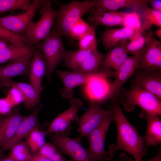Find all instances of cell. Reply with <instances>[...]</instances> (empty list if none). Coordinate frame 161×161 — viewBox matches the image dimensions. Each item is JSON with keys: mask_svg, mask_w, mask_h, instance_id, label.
Masks as SVG:
<instances>
[{"mask_svg": "<svg viewBox=\"0 0 161 161\" xmlns=\"http://www.w3.org/2000/svg\"><path fill=\"white\" fill-rule=\"evenodd\" d=\"M109 110L116 125L117 139L116 143L110 145L108 151L113 155L118 150H122L132 156L134 161H143L147 150L143 137L128 120L116 99H112Z\"/></svg>", "mask_w": 161, "mask_h": 161, "instance_id": "cell-1", "label": "cell"}, {"mask_svg": "<svg viewBox=\"0 0 161 161\" xmlns=\"http://www.w3.org/2000/svg\"><path fill=\"white\" fill-rule=\"evenodd\" d=\"M54 1L58 6V10L51 31L61 36H65L70 39L69 32L71 28L78 20L90 12L92 9V5L87 0L73 1L65 4Z\"/></svg>", "mask_w": 161, "mask_h": 161, "instance_id": "cell-2", "label": "cell"}, {"mask_svg": "<svg viewBox=\"0 0 161 161\" xmlns=\"http://www.w3.org/2000/svg\"><path fill=\"white\" fill-rule=\"evenodd\" d=\"M116 99L127 112H131L138 106L146 112L161 116V99L139 87L131 86L129 90L122 89Z\"/></svg>", "mask_w": 161, "mask_h": 161, "instance_id": "cell-3", "label": "cell"}, {"mask_svg": "<svg viewBox=\"0 0 161 161\" xmlns=\"http://www.w3.org/2000/svg\"><path fill=\"white\" fill-rule=\"evenodd\" d=\"M35 47L44 57L46 64L45 75L50 81L55 68L64 61L68 52L65 48L62 37L51 31L44 40Z\"/></svg>", "mask_w": 161, "mask_h": 161, "instance_id": "cell-4", "label": "cell"}, {"mask_svg": "<svg viewBox=\"0 0 161 161\" xmlns=\"http://www.w3.org/2000/svg\"><path fill=\"white\" fill-rule=\"evenodd\" d=\"M52 5L51 1L47 0L39 9L40 19L36 22L32 21L27 27L23 36L30 44L35 46L39 43L50 32L58 14Z\"/></svg>", "mask_w": 161, "mask_h": 161, "instance_id": "cell-5", "label": "cell"}, {"mask_svg": "<svg viewBox=\"0 0 161 161\" xmlns=\"http://www.w3.org/2000/svg\"><path fill=\"white\" fill-rule=\"evenodd\" d=\"M104 54L97 49L92 50L78 49L70 51L64 60L65 66L73 71L97 73Z\"/></svg>", "mask_w": 161, "mask_h": 161, "instance_id": "cell-6", "label": "cell"}, {"mask_svg": "<svg viewBox=\"0 0 161 161\" xmlns=\"http://www.w3.org/2000/svg\"><path fill=\"white\" fill-rule=\"evenodd\" d=\"M55 72L62 81L63 87L60 92L64 98L70 99L74 94V89L84 85L92 80L103 78L111 76V72L100 70L97 73H90L69 71L56 70Z\"/></svg>", "mask_w": 161, "mask_h": 161, "instance_id": "cell-7", "label": "cell"}, {"mask_svg": "<svg viewBox=\"0 0 161 161\" xmlns=\"http://www.w3.org/2000/svg\"><path fill=\"white\" fill-rule=\"evenodd\" d=\"M113 121L111 112L97 128L86 137L89 143L87 149L95 161H106L111 160L113 157V155L108 150L105 151L104 145L106 134Z\"/></svg>", "mask_w": 161, "mask_h": 161, "instance_id": "cell-8", "label": "cell"}, {"mask_svg": "<svg viewBox=\"0 0 161 161\" xmlns=\"http://www.w3.org/2000/svg\"><path fill=\"white\" fill-rule=\"evenodd\" d=\"M137 70L161 71V42L154 37L152 31L146 32V41L139 56Z\"/></svg>", "mask_w": 161, "mask_h": 161, "instance_id": "cell-9", "label": "cell"}, {"mask_svg": "<svg viewBox=\"0 0 161 161\" xmlns=\"http://www.w3.org/2000/svg\"><path fill=\"white\" fill-rule=\"evenodd\" d=\"M47 0H34L28 9L23 13L0 17V25L13 33L23 36L36 11Z\"/></svg>", "mask_w": 161, "mask_h": 161, "instance_id": "cell-10", "label": "cell"}, {"mask_svg": "<svg viewBox=\"0 0 161 161\" xmlns=\"http://www.w3.org/2000/svg\"><path fill=\"white\" fill-rule=\"evenodd\" d=\"M53 144L60 151L69 156L73 161H95L87 149L81 144V138H71L67 136L52 133L48 134Z\"/></svg>", "mask_w": 161, "mask_h": 161, "instance_id": "cell-11", "label": "cell"}, {"mask_svg": "<svg viewBox=\"0 0 161 161\" xmlns=\"http://www.w3.org/2000/svg\"><path fill=\"white\" fill-rule=\"evenodd\" d=\"M68 108L58 115L52 121L48 128L44 131L46 134L55 133L67 136L70 131L71 124L78 120V113L83 103L77 98L69 100Z\"/></svg>", "mask_w": 161, "mask_h": 161, "instance_id": "cell-12", "label": "cell"}, {"mask_svg": "<svg viewBox=\"0 0 161 161\" xmlns=\"http://www.w3.org/2000/svg\"><path fill=\"white\" fill-rule=\"evenodd\" d=\"M109 110L103 109L97 103L90 101L88 107L83 114L77 120L78 131L82 138L86 137L97 128L110 113Z\"/></svg>", "mask_w": 161, "mask_h": 161, "instance_id": "cell-13", "label": "cell"}, {"mask_svg": "<svg viewBox=\"0 0 161 161\" xmlns=\"http://www.w3.org/2000/svg\"><path fill=\"white\" fill-rule=\"evenodd\" d=\"M139 56H128L124 62L114 72V79L109 85V96L112 98L118 96L123 85L137 69Z\"/></svg>", "mask_w": 161, "mask_h": 161, "instance_id": "cell-14", "label": "cell"}, {"mask_svg": "<svg viewBox=\"0 0 161 161\" xmlns=\"http://www.w3.org/2000/svg\"><path fill=\"white\" fill-rule=\"evenodd\" d=\"M89 13L88 23L96 27L99 25L108 27H123L126 13L105 8L92 9Z\"/></svg>", "mask_w": 161, "mask_h": 161, "instance_id": "cell-15", "label": "cell"}, {"mask_svg": "<svg viewBox=\"0 0 161 161\" xmlns=\"http://www.w3.org/2000/svg\"><path fill=\"white\" fill-rule=\"evenodd\" d=\"M135 74L131 81V86L145 90L161 99V71L137 70Z\"/></svg>", "mask_w": 161, "mask_h": 161, "instance_id": "cell-16", "label": "cell"}, {"mask_svg": "<svg viewBox=\"0 0 161 161\" xmlns=\"http://www.w3.org/2000/svg\"><path fill=\"white\" fill-rule=\"evenodd\" d=\"M43 107L42 104L37 106L30 114L24 116L19 124L13 138L7 143L1 147V152L10 150L16 144L27 137L35 129L38 128V116Z\"/></svg>", "mask_w": 161, "mask_h": 161, "instance_id": "cell-17", "label": "cell"}, {"mask_svg": "<svg viewBox=\"0 0 161 161\" xmlns=\"http://www.w3.org/2000/svg\"><path fill=\"white\" fill-rule=\"evenodd\" d=\"M46 62L43 55L37 50L32 58L28 73L30 83L40 96L43 87L41 85L43 78L46 74Z\"/></svg>", "mask_w": 161, "mask_h": 161, "instance_id": "cell-18", "label": "cell"}, {"mask_svg": "<svg viewBox=\"0 0 161 161\" xmlns=\"http://www.w3.org/2000/svg\"><path fill=\"white\" fill-rule=\"evenodd\" d=\"M140 117L146 120L147 128L143 137L146 149L151 146H156L161 143V120L155 114L141 110Z\"/></svg>", "mask_w": 161, "mask_h": 161, "instance_id": "cell-19", "label": "cell"}, {"mask_svg": "<svg viewBox=\"0 0 161 161\" xmlns=\"http://www.w3.org/2000/svg\"><path fill=\"white\" fill-rule=\"evenodd\" d=\"M140 32L124 27L118 29L108 28L100 33V40L106 50L123 41L131 39Z\"/></svg>", "mask_w": 161, "mask_h": 161, "instance_id": "cell-20", "label": "cell"}, {"mask_svg": "<svg viewBox=\"0 0 161 161\" xmlns=\"http://www.w3.org/2000/svg\"><path fill=\"white\" fill-rule=\"evenodd\" d=\"M24 117L16 109L0 120V147H2L11 140Z\"/></svg>", "mask_w": 161, "mask_h": 161, "instance_id": "cell-21", "label": "cell"}, {"mask_svg": "<svg viewBox=\"0 0 161 161\" xmlns=\"http://www.w3.org/2000/svg\"><path fill=\"white\" fill-rule=\"evenodd\" d=\"M123 41L109 49L104 55L99 66V70H116L128 57L123 45Z\"/></svg>", "mask_w": 161, "mask_h": 161, "instance_id": "cell-22", "label": "cell"}, {"mask_svg": "<svg viewBox=\"0 0 161 161\" xmlns=\"http://www.w3.org/2000/svg\"><path fill=\"white\" fill-rule=\"evenodd\" d=\"M32 58H23L0 66V86L13 77L28 74Z\"/></svg>", "mask_w": 161, "mask_h": 161, "instance_id": "cell-23", "label": "cell"}, {"mask_svg": "<svg viewBox=\"0 0 161 161\" xmlns=\"http://www.w3.org/2000/svg\"><path fill=\"white\" fill-rule=\"evenodd\" d=\"M36 50L35 46L31 44L10 43L7 50L0 53V64L26 57H32Z\"/></svg>", "mask_w": 161, "mask_h": 161, "instance_id": "cell-24", "label": "cell"}, {"mask_svg": "<svg viewBox=\"0 0 161 161\" xmlns=\"http://www.w3.org/2000/svg\"><path fill=\"white\" fill-rule=\"evenodd\" d=\"M1 86L15 87L19 89L24 97V106L28 110L35 109L39 104L40 96L30 83L17 82L11 79L4 83Z\"/></svg>", "mask_w": 161, "mask_h": 161, "instance_id": "cell-25", "label": "cell"}, {"mask_svg": "<svg viewBox=\"0 0 161 161\" xmlns=\"http://www.w3.org/2000/svg\"><path fill=\"white\" fill-rule=\"evenodd\" d=\"M92 9L105 8L114 10L124 8L133 9L141 5H148L150 0H89Z\"/></svg>", "mask_w": 161, "mask_h": 161, "instance_id": "cell-26", "label": "cell"}, {"mask_svg": "<svg viewBox=\"0 0 161 161\" xmlns=\"http://www.w3.org/2000/svg\"><path fill=\"white\" fill-rule=\"evenodd\" d=\"M133 10L143 21L141 28L142 32L150 30L153 25L161 27V12L150 8L148 5H141Z\"/></svg>", "mask_w": 161, "mask_h": 161, "instance_id": "cell-27", "label": "cell"}, {"mask_svg": "<svg viewBox=\"0 0 161 161\" xmlns=\"http://www.w3.org/2000/svg\"><path fill=\"white\" fill-rule=\"evenodd\" d=\"M128 40L123 41L124 46L127 54L139 56L146 43V32L140 33L129 40V42H128Z\"/></svg>", "mask_w": 161, "mask_h": 161, "instance_id": "cell-28", "label": "cell"}, {"mask_svg": "<svg viewBox=\"0 0 161 161\" xmlns=\"http://www.w3.org/2000/svg\"><path fill=\"white\" fill-rule=\"evenodd\" d=\"M7 157L15 161H30L32 155L26 142L22 141L14 145Z\"/></svg>", "mask_w": 161, "mask_h": 161, "instance_id": "cell-29", "label": "cell"}, {"mask_svg": "<svg viewBox=\"0 0 161 161\" xmlns=\"http://www.w3.org/2000/svg\"><path fill=\"white\" fill-rule=\"evenodd\" d=\"M44 132L38 128L34 129L27 137L26 143L31 151L33 154L37 153L46 143Z\"/></svg>", "mask_w": 161, "mask_h": 161, "instance_id": "cell-30", "label": "cell"}, {"mask_svg": "<svg viewBox=\"0 0 161 161\" xmlns=\"http://www.w3.org/2000/svg\"><path fill=\"white\" fill-rule=\"evenodd\" d=\"M96 27L91 25L87 32L78 40L79 49L92 50L97 48Z\"/></svg>", "mask_w": 161, "mask_h": 161, "instance_id": "cell-31", "label": "cell"}, {"mask_svg": "<svg viewBox=\"0 0 161 161\" xmlns=\"http://www.w3.org/2000/svg\"><path fill=\"white\" fill-rule=\"evenodd\" d=\"M31 3L30 0H0V13L19 9L26 10Z\"/></svg>", "mask_w": 161, "mask_h": 161, "instance_id": "cell-32", "label": "cell"}, {"mask_svg": "<svg viewBox=\"0 0 161 161\" xmlns=\"http://www.w3.org/2000/svg\"><path fill=\"white\" fill-rule=\"evenodd\" d=\"M37 153L52 161H73L66 160L55 146L49 143H46Z\"/></svg>", "mask_w": 161, "mask_h": 161, "instance_id": "cell-33", "label": "cell"}, {"mask_svg": "<svg viewBox=\"0 0 161 161\" xmlns=\"http://www.w3.org/2000/svg\"><path fill=\"white\" fill-rule=\"evenodd\" d=\"M91 25L82 18L78 20L69 32L70 39L78 41L89 30Z\"/></svg>", "mask_w": 161, "mask_h": 161, "instance_id": "cell-34", "label": "cell"}, {"mask_svg": "<svg viewBox=\"0 0 161 161\" xmlns=\"http://www.w3.org/2000/svg\"><path fill=\"white\" fill-rule=\"evenodd\" d=\"M0 39L13 43L30 44L24 36L13 33L0 25Z\"/></svg>", "mask_w": 161, "mask_h": 161, "instance_id": "cell-35", "label": "cell"}, {"mask_svg": "<svg viewBox=\"0 0 161 161\" xmlns=\"http://www.w3.org/2000/svg\"><path fill=\"white\" fill-rule=\"evenodd\" d=\"M140 17L134 11L126 13L123 18V27L142 32L141 30L142 23Z\"/></svg>", "mask_w": 161, "mask_h": 161, "instance_id": "cell-36", "label": "cell"}, {"mask_svg": "<svg viewBox=\"0 0 161 161\" xmlns=\"http://www.w3.org/2000/svg\"><path fill=\"white\" fill-rule=\"evenodd\" d=\"M11 88L8 93L6 97L10 101L14 106L18 105L24 100V96L18 88L15 87Z\"/></svg>", "mask_w": 161, "mask_h": 161, "instance_id": "cell-37", "label": "cell"}, {"mask_svg": "<svg viewBox=\"0 0 161 161\" xmlns=\"http://www.w3.org/2000/svg\"><path fill=\"white\" fill-rule=\"evenodd\" d=\"M14 107L6 97L0 99V115L8 114Z\"/></svg>", "mask_w": 161, "mask_h": 161, "instance_id": "cell-38", "label": "cell"}, {"mask_svg": "<svg viewBox=\"0 0 161 161\" xmlns=\"http://www.w3.org/2000/svg\"><path fill=\"white\" fill-rule=\"evenodd\" d=\"M117 161H134L132 158L128 157L124 153L120 154L119 156V160ZM146 161H161V150L159 148L156 155L151 159Z\"/></svg>", "mask_w": 161, "mask_h": 161, "instance_id": "cell-39", "label": "cell"}, {"mask_svg": "<svg viewBox=\"0 0 161 161\" xmlns=\"http://www.w3.org/2000/svg\"><path fill=\"white\" fill-rule=\"evenodd\" d=\"M149 4L152 9L161 12V0H150Z\"/></svg>", "mask_w": 161, "mask_h": 161, "instance_id": "cell-40", "label": "cell"}, {"mask_svg": "<svg viewBox=\"0 0 161 161\" xmlns=\"http://www.w3.org/2000/svg\"><path fill=\"white\" fill-rule=\"evenodd\" d=\"M30 161H52L49 159L41 155L38 153L32 155Z\"/></svg>", "mask_w": 161, "mask_h": 161, "instance_id": "cell-41", "label": "cell"}, {"mask_svg": "<svg viewBox=\"0 0 161 161\" xmlns=\"http://www.w3.org/2000/svg\"><path fill=\"white\" fill-rule=\"evenodd\" d=\"M10 43L0 39V53L7 50Z\"/></svg>", "mask_w": 161, "mask_h": 161, "instance_id": "cell-42", "label": "cell"}, {"mask_svg": "<svg viewBox=\"0 0 161 161\" xmlns=\"http://www.w3.org/2000/svg\"><path fill=\"white\" fill-rule=\"evenodd\" d=\"M156 34L157 36L160 39H161V27L157 29L156 31Z\"/></svg>", "mask_w": 161, "mask_h": 161, "instance_id": "cell-43", "label": "cell"}, {"mask_svg": "<svg viewBox=\"0 0 161 161\" xmlns=\"http://www.w3.org/2000/svg\"><path fill=\"white\" fill-rule=\"evenodd\" d=\"M0 161H15L14 160L8 157L0 159Z\"/></svg>", "mask_w": 161, "mask_h": 161, "instance_id": "cell-44", "label": "cell"}, {"mask_svg": "<svg viewBox=\"0 0 161 161\" xmlns=\"http://www.w3.org/2000/svg\"><path fill=\"white\" fill-rule=\"evenodd\" d=\"M2 118V117L1 115H0V120Z\"/></svg>", "mask_w": 161, "mask_h": 161, "instance_id": "cell-45", "label": "cell"}]
</instances>
